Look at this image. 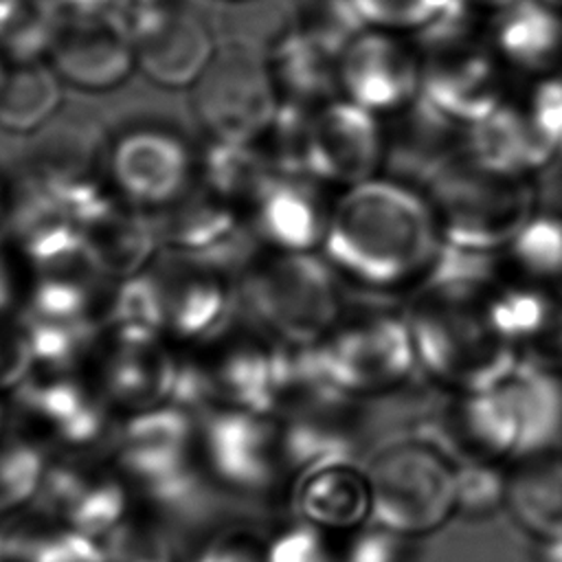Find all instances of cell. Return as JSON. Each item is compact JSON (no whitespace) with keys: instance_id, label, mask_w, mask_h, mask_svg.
I'll return each mask as SVG.
<instances>
[{"instance_id":"6da1fadb","label":"cell","mask_w":562,"mask_h":562,"mask_svg":"<svg viewBox=\"0 0 562 562\" xmlns=\"http://www.w3.org/2000/svg\"><path fill=\"white\" fill-rule=\"evenodd\" d=\"M492 255L443 252L435 272L408 292L404 318L417 367L452 393L498 384L518 356L494 316Z\"/></svg>"},{"instance_id":"7a4b0ae2","label":"cell","mask_w":562,"mask_h":562,"mask_svg":"<svg viewBox=\"0 0 562 562\" xmlns=\"http://www.w3.org/2000/svg\"><path fill=\"white\" fill-rule=\"evenodd\" d=\"M327 259L369 290L413 292L446 244L426 195L389 176L349 187L329 213Z\"/></svg>"},{"instance_id":"3957f363","label":"cell","mask_w":562,"mask_h":562,"mask_svg":"<svg viewBox=\"0 0 562 562\" xmlns=\"http://www.w3.org/2000/svg\"><path fill=\"white\" fill-rule=\"evenodd\" d=\"M448 250L501 252L540 211L536 176L472 158L465 149L424 189Z\"/></svg>"},{"instance_id":"277c9868","label":"cell","mask_w":562,"mask_h":562,"mask_svg":"<svg viewBox=\"0 0 562 562\" xmlns=\"http://www.w3.org/2000/svg\"><path fill=\"white\" fill-rule=\"evenodd\" d=\"M415 37L419 94L446 116L472 125L492 114L509 94L490 29L483 31L476 11L459 0Z\"/></svg>"},{"instance_id":"5b68a950","label":"cell","mask_w":562,"mask_h":562,"mask_svg":"<svg viewBox=\"0 0 562 562\" xmlns=\"http://www.w3.org/2000/svg\"><path fill=\"white\" fill-rule=\"evenodd\" d=\"M364 472L373 525L400 538L432 533L457 512V463L422 435L380 446Z\"/></svg>"},{"instance_id":"8992f818","label":"cell","mask_w":562,"mask_h":562,"mask_svg":"<svg viewBox=\"0 0 562 562\" xmlns=\"http://www.w3.org/2000/svg\"><path fill=\"white\" fill-rule=\"evenodd\" d=\"M252 314L294 347L325 340L342 301L331 268L310 252H281L257 263L244 283Z\"/></svg>"},{"instance_id":"52a82bcc","label":"cell","mask_w":562,"mask_h":562,"mask_svg":"<svg viewBox=\"0 0 562 562\" xmlns=\"http://www.w3.org/2000/svg\"><path fill=\"white\" fill-rule=\"evenodd\" d=\"M316 351L329 380L353 397L389 393L419 369L404 312H367L338 323Z\"/></svg>"},{"instance_id":"ba28073f","label":"cell","mask_w":562,"mask_h":562,"mask_svg":"<svg viewBox=\"0 0 562 562\" xmlns=\"http://www.w3.org/2000/svg\"><path fill=\"white\" fill-rule=\"evenodd\" d=\"M136 68L156 86L193 88L215 57L206 22L180 0H116Z\"/></svg>"},{"instance_id":"9c48e42d","label":"cell","mask_w":562,"mask_h":562,"mask_svg":"<svg viewBox=\"0 0 562 562\" xmlns=\"http://www.w3.org/2000/svg\"><path fill=\"white\" fill-rule=\"evenodd\" d=\"M191 99L213 140L241 145L266 134L281 103L266 59L241 46L215 50Z\"/></svg>"},{"instance_id":"30bf717a","label":"cell","mask_w":562,"mask_h":562,"mask_svg":"<svg viewBox=\"0 0 562 562\" xmlns=\"http://www.w3.org/2000/svg\"><path fill=\"white\" fill-rule=\"evenodd\" d=\"M191 441V415L178 406L160 404L125 422L119 432V459L149 498L180 509L191 505L198 494Z\"/></svg>"},{"instance_id":"8fae6325","label":"cell","mask_w":562,"mask_h":562,"mask_svg":"<svg viewBox=\"0 0 562 562\" xmlns=\"http://www.w3.org/2000/svg\"><path fill=\"white\" fill-rule=\"evenodd\" d=\"M340 97L371 114H395L419 94V59L400 33L362 29L338 59Z\"/></svg>"},{"instance_id":"7c38bea8","label":"cell","mask_w":562,"mask_h":562,"mask_svg":"<svg viewBox=\"0 0 562 562\" xmlns=\"http://www.w3.org/2000/svg\"><path fill=\"white\" fill-rule=\"evenodd\" d=\"M386 136L375 114L336 97L314 110L310 136V178L356 187L378 178Z\"/></svg>"},{"instance_id":"4fadbf2b","label":"cell","mask_w":562,"mask_h":562,"mask_svg":"<svg viewBox=\"0 0 562 562\" xmlns=\"http://www.w3.org/2000/svg\"><path fill=\"white\" fill-rule=\"evenodd\" d=\"M61 81L90 92L112 90L136 68L134 42L114 11L64 18L48 53Z\"/></svg>"},{"instance_id":"5bb4252c","label":"cell","mask_w":562,"mask_h":562,"mask_svg":"<svg viewBox=\"0 0 562 562\" xmlns=\"http://www.w3.org/2000/svg\"><path fill=\"white\" fill-rule=\"evenodd\" d=\"M424 437V435H422ZM454 463H512L518 454V424L498 384L452 393L426 437Z\"/></svg>"},{"instance_id":"9a60e30c","label":"cell","mask_w":562,"mask_h":562,"mask_svg":"<svg viewBox=\"0 0 562 562\" xmlns=\"http://www.w3.org/2000/svg\"><path fill=\"white\" fill-rule=\"evenodd\" d=\"M202 443L215 474L246 490L268 487L283 463L281 430L266 415L239 408L211 413L202 428Z\"/></svg>"},{"instance_id":"2e32d148","label":"cell","mask_w":562,"mask_h":562,"mask_svg":"<svg viewBox=\"0 0 562 562\" xmlns=\"http://www.w3.org/2000/svg\"><path fill=\"white\" fill-rule=\"evenodd\" d=\"M393 116L395 125L384 130V167L389 178L424 193L439 171L461 154L465 125L446 116L422 94Z\"/></svg>"},{"instance_id":"e0dca14e","label":"cell","mask_w":562,"mask_h":562,"mask_svg":"<svg viewBox=\"0 0 562 562\" xmlns=\"http://www.w3.org/2000/svg\"><path fill=\"white\" fill-rule=\"evenodd\" d=\"M35 509L64 527L105 538L125 520L127 496L119 481L75 463L46 468L35 494Z\"/></svg>"},{"instance_id":"ac0fdd59","label":"cell","mask_w":562,"mask_h":562,"mask_svg":"<svg viewBox=\"0 0 562 562\" xmlns=\"http://www.w3.org/2000/svg\"><path fill=\"white\" fill-rule=\"evenodd\" d=\"M191 171L187 145L169 130L136 127L112 149V176L134 202L162 204L182 193Z\"/></svg>"},{"instance_id":"d6986e66","label":"cell","mask_w":562,"mask_h":562,"mask_svg":"<svg viewBox=\"0 0 562 562\" xmlns=\"http://www.w3.org/2000/svg\"><path fill=\"white\" fill-rule=\"evenodd\" d=\"M18 404L26 417L68 448H90L108 428L103 402L83 382L64 371L29 373L18 384Z\"/></svg>"},{"instance_id":"ffe728a7","label":"cell","mask_w":562,"mask_h":562,"mask_svg":"<svg viewBox=\"0 0 562 562\" xmlns=\"http://www.w3.org/2000/svg\"><path fill=\"white\" fill-rule=\"evenodd\" d=\"M266 66L283 101L318 108L338 90L340 50L292 20L270 44Z\"/></svg>"},{"instance_id":"44dd1931","label":"cell","mask_w":562,"mask_h":562,"mask_svg":"<svg viewBox=\"0 0 562 562\" xmlns=\"http://www.w3.org/2000/svg\"><path fill=\"white\" fill-rule=\"evenodd\" d=\"M160 279L167 327L184 340H213L226 331L235 316V294L222 272L211 266L184 261Z\"/></svg>"},{"instance_id":"7402d4cb","label":"cell","mask_w":562,"mask_h":562,"mask_svg":"<svg viewBox=\"0 0 562 562\" xmlns=\"http://www.w3.org/2000/svg\"><path fill=\"white\" fill-rule=\"evenodd\" d=\"M162 239L184 261L217 270L237 263L248 248L233 206L215 195L182 202L167 217Z\"/></svg>"},{"instance_id":"603a6c76","label":"cell","mask_w":562,"mask_h":562,"mask_svg":"<svg viewBox=\"0 0 562 562\" xmlns=\"http://www.w3.org/2000/svg\"><path fill=\"white\" fill-rule=\"evenodd\" d=\"M490 37L512 68L533 79L562 75V13L538 0H518L494 13Z\"/></svg>"},{"instance_id":"cb8c5ba5","label":"cell","mask_w":562,"mask_h":562,"mask_svg":"<svg viewBox=\"0 0 562 562\" xmlns=\"http://www.w3.org/2000/svg\"><path fill=\"white\" fill-rule=\"evenodd\" d=\"M294 507L305 522L316 527H360L371 518V490L364 468L345 459L299 472Z\"/></svg>"},{"instance_id":"d4e9b609","label":"cell","mask_w":562,"mask_h":562,"mask_svg":"<svg viewBox=\"0 0 562 562\" xmlns=\"http://www.w3.org/2000/svg\"><path fill=\"white\" fill-rule=\"evenodd\" d=\"M252 209L257 233L283 252H307L325 239L329 215L301 178L274 176Z\"/></svg>"},{"instance_id":"484cf974","label":"cell","mask_w":562,"mask_h":562,"mask_svg":"<svg viewBox=\"0 0 562 562\" xmlns=\"http://www.w3.org/2000/svg\"><path fill=\"white\" fill-rule=\"evenodd\" d=\"M498 386L518 424V454L529 457L562 448V375L518 362Z\"/></svg>"},{"instance_id":"4316f807","label":"cell","mask_w":562,"mask_h":562,"mask_svg":"<svg viewBox=\"0 0 562 562\" xmlns=\"http://www.w3.org/2000/svg\"><path fill=\"white\" fill-rule=\"evenodd\" d=\"M505 505L538 542L562 536V448L514 459Z\"/></svg>"},{"instance_id":"83f0119b","label":"cell","mask_w":562,"mask_h":562,"mask_svg":"<svg viewBox=\"0 0 562 562\" xmlns=\"http://www.w3.org/2000/svg\"><path fill=\"white\" fill-rule=\"evenodd\" d=\"M215 397H222L231 408L272 415L281 378V347H263L241 342L211 367Z\"/></svg>"},{"instance_id":"f1b7e54d","label":"cell","mask_w":562,"mask_h":562,"mask_svg":"<svg viewBox=\"0 0 562 562\" xmlns=\"http://www.w3.org/2000/svg\"><path fill=\"white\" fill-rule=\"evenodd\" d=\"M81 235L94 272L125 279L138 274L147 263L158 237L147 220L119 209L114 202L86 222Z\"/></svg>"},{"instance_id":"f546056e","label":"cell","mask_w":562,"mask_h":562,"mask_svg":"<svg viewBox=\"0 0 562 562\" xmlns=\"http://www.w3.org/2000/svg\"><path fill=\"white\" fill-rule=\"evenodd\" d=\"M178 358L156 342L119 345L105 364V391L112 400L140 411L169 402Z\"/></svg>"},{"instance_id":"4dcf8cb0","label":"cell","mask_w":562,"mask_h":562,"mask_svg":"<svg viewBox=\"0 0 562 562\" xmlns=\"http://www.w3.org/2000/svg\"><path fill=\"white\" fill-rule=\"evenodd\" d=\"M498 277L527 285L562 283V215L540 209L522 231L496 255Z\"/></svg>"},{"instance_id":"1f68e13d","label":"cell","mask_w":562,"mask_h":562,"mask_svg":"<svg viewBox=\"0 0 562 562\" xmlns=\"http://www.w3.org/2000/svg\"><path fill=\"white\" fill-rule=\"evenodd\" d=\"M61 103V79L55 68L40 61L4 64L0 79V127L31 132L46 123Z\"/></svg>"},{"instance_id":"d6a6232c","label":"cell","mask_w":562,"mask_h":562,"mask_svg":"<svg viewBox=\"0 0 562 562\" xmlns=\"http://www.w3.org/2000/svg\"><path fill=\"white\" fill-rule=\"evenodd\" d=\"M202 173L211 195L231 206L235 202L255 206L272 178L279 176L263 151L250 145L222 140H213L204 151Z\"/></svg>"},{"instance_id":"836d02e7","label":"cell","mask_w":562,"mask_h":562,"mask_svg":"<svg viewBox=\"0 0 562 562\" xmlns=\"http://www.w3.org/2000/svg\"><path fill=\"white\" fill-rule=\"evenodd\" d=\"M64 13L55 0H0V57L4 64L48 59Z\"/></svg>"},{"instance_id":"e575fe53","label":"cell","mask_w":562,"mask_h":562,"mask_svg":"<svg viewBox=\"0 0 562 562\" xmlns=\"http://www.w3.org/2000/svg\"><path fill=\"white\" fill-rule=\"evenodd\" d=\"M105 318L119 345L156 342L158 334L167 327L160 279L149 274L127 277L119 285Z\"/></svg>"},{"instance_id":"d590c367","label":"cell","mask_w":562,"mask_h":562,"mask_svg":"<svg viewBox=\"0 0 562 562\" xmlns=\"http://www.w3.org/2000/svg\"><path fill=\"white\" fill-rule=\"evenodd\" d=\"M35 364L66 371L94 340V321H44L24 316L22 323Z\"/></svg>"},{"instance_id":"8d00e7d4","label":"cell","mask_w":562,"mask_h":562,"mask_svg":"<svg viewBox=\"0 0 562 562\" xmlns=\"http://www.w3.org/2000/svg\"><path fill=\"white\" fill-rule=\"evenodd\" d=\"M92 290L77 270L48 272L35 283L24 316L44 321H92Z\"/></svg>"},{"instance_id":"74e56055","label":"cell","mask_w":562,"mask_h":562,"mask_svg":"<svg viewBox=\"0 0 562 562\" xmlns=\"http://www.w3.org/2000/svg\"><path fill=\"white\" fill-rule=\"evenodd\" d=\"M364 29L391 33L422 31L454 0H347Z\"/></svg>"},{"instance_id":"f35d334b","label":"cell","mask_w":562,"mask_h":562,"mask_svg":"<svg viewBox=\"0 0 562 562\" xmlns=\"http://www.w3.org/2000/svg\"><path fill=\"white\" fill-rule=\"evenodd\" d=\"M44 452L29 441H13L0 448V512L35 498L44 479Z\"/></svg>"},{"instance_id":"ab89813d","label":"cell","mask_w":562,"mask_h":562,"mask_svg":"<svg viewBox=\"0 0 562 562\" xmlns=\"http://www.w3.org/2000/svg\"><path fill=\"white\" fill-rule=\"evenodd\" d=\"M518 362L562 375V283L547 288L540 316L518 347Z\"/></svg>"},{"instance_id":"60d3db41","label":"cell","mask_w":562,"mask_h":562,"mask_svg":"<svg viewBox=\"0 0 562 562\" xmlns=\"http://www.w3.org/2000/svg\"><path fill=\"white\" fill-rule=\"evenodd\" d=\"M108 562H176V544L160 527L123 520L105 538Z\"/></svg>"},{"instance_id":"b9f144b4","label":"cell","mask_w":562,"mask_h":562,"mask_svg":"<svg viewBox=\"0 0 562 562\" xmlns=\"http://www.w3.org/2000/svg\"><path fill=\"white\" fill-rule=\"evenodd\" d=\"M507 498V470L496 463H457V512L487 514Z\"/></svg>"},{"instance_id":"7bdbcfd3","label":"cell","mask_w":562,"mask_h":562,"mask_svg":"<svg viewBox=\"0 0 562 562\" xmlns=\"http://www.w3.org/2000/svg\"><path fill=\"white\" fill-rule=\"evenodd\" d=\"M263 562H334L316 525L301 522L281 531L268 547Z\"/></svg>"},{"instance_id":"ee69618b","label":"cell","mask_w":562,"mask_h":562,"mask_svg":"<svg viewBox=\"0 0 562 562\" xmlns=\"http://www.w3.org/2000/svg\"><path fill=\"white\" fill-rule=\"evenodd\" d=\"M33 367L24 329H0V389L22 384Z\"/></svg>"},{"instance_id":"f6af8a7d","label":"cell","mask_w":562,"mask_h":562,"mask_svg":"<svg viewBox=\"0 0 562 562\" xmlns=\"http://www.w3.org/2000/svg\"><path fill=\"white\" fill-rule=\"evenodd\" d=\"M400 536L373 525L351 540L342 562H400Z\"/></svg>"},{"instance_id":"bcb514c9","label":"cell","mask_w":562,"mask_h":562,"mask_svg":"<svg viewBox=\"0 0 562 562\" xmlns=\"http://www.w3.org/2000/svg\"><path fill=\"white\" fill-rule=\"evenodd\" d=\"M540 209L562 215V154L536 173Z\"/></svg>"},{"instance_id":"7dc6e473","label":"cell","mask_w":562,"mask_h":562,"mask_svg":"<svg viewBox=\"0 0 562 562\" xmlns=\"http://www.w3.org/2000/svg\"><path fill=\"white\" fill-rule=\"evenodd\" d=\"M195 562H259L257 555L239 542H215Z\"/></svg>"},{"instance_id":"c3c4849f","label":"cell","mask_w":562,"mask_h":562,"mask_svg":"<svg viewBox=\"0 0 562 562\" xmlns=\"http://www.w3.org/2000/svg\"><path fill=\"white\" fill-rule=\"evenodd\" d=\"M64 18H79V15H101L114 9L116 0H55Z\"/></svg>"},{"instance_id":"681fc988","label":"cell","mask_w":562,"mask_h":562,"mask_svg":"<svg viewBox=\"0 0 562 562\" xmlns=\"http://www.w3.org/2000/svg\"><path fill=\"white\" fill-rule=\"evenodd\" d=\"M13 301V281H11V272L9 266L0 252V312H4Z\"/></svg>"},{"instance_id":"f907efd6","label":"cell","mask_w":562,"mask_h":562,"mask_svg":"<svg viewBox=\"0 0 562 562\" xmlns=\"http://www.w3.org/2000/svg\"><path fill=\"white\" fill-rule=\"evenodd\" d=\"M461 4H465L468 9L476 11V13H501L503 9L516 4L518 0H459Z\"/></svg>"},{"instance_id":"816d5d0a","label":"cell","mask_w":562,"mask_h":562,"mask_svg":"<svg viewBox=\"0 0 562 562\" xmlns=\"http://www.w3.org/2000/svg\"><path fill=\"white\" fill-rule=\"evenodd\" d=\"M540 562H562V536L540 542Z\"/></svg>"},{"instance_id":"f5cc1de1","label":"cell","mask_w":562,"mask_h":562,"mask_svg":"<svg viewBox=\"0 0 562 562\" xmlns=\"http://www.w3.org/2000/svg\"><path fill=\"white\" fill-rule=\"evenodd\" d=\"M538 2L549 7V9H553V11H558V13H562V0H538Z\"/></svg>"},{"instance_id":"db71d44e","label":"cell","mask_w":562,"mask_h":562,"mask_svg":"<svg viewBox=\"0 0 562 562\" xmlns=\"http://www.w3.org/2000/svg\"><path fill=\"white\" fill-rule=\"evenodd\" d=\"M2 555H4V527H0V562H2Z\"/></svg>"},{"instance_id":"11a10c76","label":"cell","mask_w":562,"mask_h":562,"mask_svg":"<svg viewBox=\"0 0 562 562\" xmlns=\"http://www.w3.org/2000/svg\"><path fill=\"white\" fill-rule=\"evenodd\" d=\"M2 72H4V61H2V57H0V79H2Z\"/></svg>"},{"instance_id":"9f6ffc18","label":"cell","mask_w":562,"mask_h":562,"mask_svg":"<svg viewBox=\"0 0 562 562\" xmlns=\"http://www.w3.org/2000/svg\"><path fill=\"white\" fill-rule=\"evenodd\" d=\"M0 426H2V406H0Z\"/></svg>"}]
</instances>
